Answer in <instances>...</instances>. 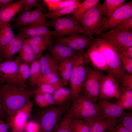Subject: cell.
Here are the masks:
<instances>
[{"label": "cell", "mask_w": 132, "mask_h": 132, "mask_svg": "<svg viewBox=\"0 0 132 132\" xmlns=\"http://www.w3.org/2000/svg\"><path fill=\"white\" fill-rule=\"evenodd\" d=\"M50 37L49 35H45L25 38V40L32 47L37 60H39L52 42Z\"/></svg>", "instance_id": "cell-19"}, {"label": "cell", "mask_w": 132, "mask_h": 132, "mask_svg": "<svg viewBox=\"0 0 132 132\" xmlns=\"http://www.w3.org/2000/svg\"><path fill=\"white\" fill-rule=\"evenodd\" d=\"M61 78L58 77L57 74L49 73L42 74L36 86L43 84H52L59 81Z\"/></svg>", "instance_id": "cell-39"}, {"label": "cell", "mask_w": 132, "mask_h": 132, "mask_svg": "<svg viewBox=\"0 0 132 132\" xmlns=\"http://www.w3.org/2000/svg\"><path fill=\"white\" fill-rule=\"evenodd\" d=\"M132 16V2H126L116 9L111 15L106 19L101 29L114 28L119 23Z\"/></svg>", "instance_id": "cell-15"}, {"label": "cell", "mask_w": 132, "mask_h": 132, "mask_svg": "<svg viewBox=\"0 0 132 132\" xmlns=\"http://www.w3.org/2000/svg\"><path fill=\"white\" fill-rule=\"evenodd\" d=\"M18 29L19 32L17 35L25 38L45 35L57 37L54 30L50 31L49 27L45 24H33L22 27Z\"/></svg>", "instance_id": "cell-18"}, {"label": "cell", "mask_w": 132, "mask_h": 132, "mask_svg": "<svg viewBox=\"0 0 132 132\" xmlns=\"http://www.w3.org/2000/svg\"><path fill=\"white\" fill-rule=\"evenodd\" d=\"M114 132H132L124 127L120 123L113 129Z\"/></svg>", "instance_id": "cell-49"}, {"label": "cell", "mask_w": 132, "mask_h": 132, "mask_svg": "<svg viewBox=\"0 0 132 132\" xmlns=\"http://www.w3.org/2000/svg\"><path fill=\"white\" fill-rule=\"evenodd\" d=\"M30 84L32 86H36L42 74L41 67L39 60H36L31 63L30 67Z\"/></svg>", "instance_id": "cell-35"}, {"label": "cell", "mask_w": 132, "mask_h": 132, "mask_svg": "<svg viewBox=\"0 0 132 132\" xmlns=\"http://www.w3.org/2000/svg\"><path fill=\"white\" fill-rule=\"evenodd\" d=\"M120 59L122 67L126 72L132 74V58L120 53Z\"/></svg>", "instance_id": "cell-42"}, {"label": "cell", "mask_w": 132, "mask_h": 132, "mask_svg": "<svg viewBox=\"0 0 132 132\" xmlns=\"http://www.w3.org/2000/svg\"><path fill=\"white\" fill-rule=\"evenodd\" d=\"M99 35L120 53L132 46V30L119 31L112 29L110 31L101 33Z\"/></svg>", "instance_id": "cell-9"}, {"label": "cell", "mask_w": 132, "mask_h": 132, "mask_svg": "<svg viewBox=\"0 0 132 132\" xmlns=\"http://www.w3.org/2000/svg\"><path fill=\"white\" fill-rule=\"evenodd\" d=\"M61 0H43L44 4L47 7L49 11L55 10Z\"/></svg>", "instance_id": "cell-48"}, {"label": "cell", "mask_w": 132, "mask_h": 132, "mask_svg": "<svg viewBox=\"0 0 132 132\" xmlns=\"http://www.w3.org/2000/svg\"><path fill=\"white\" fill-rule=\"evenodd\" d=\"M21 62L17 57L14 60L0 62V83L16 84L18 69Z\"/></svg>", "instance_id": "cell-14"}, {"label": "cell", "mask_w": 132, "mask_h": 132, "mask_svg": "<svg viewBox=\"0 0 132 132\" xmlns=\"http://www.w3.org/2000/svg\"><path fill=\"white\" fill-rule=\"evenodd\" d=\"M45 5L41 4L33 10L18 14L12 19L14 24L12 28L21 27L35 24L47 25L45 13L43 12Z\"/></svg>", "instance_id": "cell-8"}, {"label": "cell", "mask_w": 132, "mask_h": 132, "mask_svg": "<svg viewBox=\"0 0 132 132\" xmlns=\"http://www.w3.org/2000/svg\"><path fill=\"white\" fill-rule=\"evenodd\" d=\"M62 117L53 132H73L71 124L73 116L67 111Z\"/></svg>", "instance_id": "cell-31"}, {"label": "cell", "mask_w": 132, "mask_h": 132, "mask_svg": "<svg viewBox=\"0 0 132 132\" xmlns=\"http://www.w3.org/2000/svg\"><path fill=\"white\" fill-rule=\"evenodd\" d=\"M33 104V102L31 100L13 116L7 117V123L12 131L24 132L25 124L31 115Z\"/></svg>", "instance_id": "cell-12"}, {"label": "cell", "mask_w": 132, "mask_h": 132, "mask_svg": "<svg viewBox=\"0 0 132 132\" xmlns=\"http://www.w3.org/2000/svg\"><path fill=\"white\" fill-rule=\"evenodd\" d=\"M104 75L102 71L86 65L81 93L86 98L95 104L99 98L101 80Z\"/></svg>", "instance_id": "cell-6"}, {"label": "cell", "mask_w": 132, "mask_h": 132, "mask_svg": "<svg viewBox=\"0 0 132 132\" xmlns=\"http://www.w3.org/2000/svg\"><path fill=\"white\" fill-rule=\"evenodd\" d=\"M119 119L120 123L132 132V111L124 112Z\"/></svg>", "instance_id": "cell-40"}, {"label": "cell", "mask_w": 132, "mask_h": 132, "mask_svg": "<svg viewBox=\"0 0 132 132\" xmlns=\"http://www.w3.org/2000/svg\"><path fill=\"white\" fill-rule=\"evenodd\" d=\"M99 3L82 16L78 20L83 30L82 34L92 39L95 34H100L106 19L103 16Z\"/></svg>", "instance_id": "cell-3"}, {"label": "cell", "mask_w": 132, "mask_h": 132, "mask_svg": "<svg viewBox=\"0 0 132 132\" xmlns=\"http://www.w3.org/2000/svg\"><path fill=\"white\" fill-rule=\"evenodd\" d=\"M15 36L10 23L0 24V51L1 54L6 46Z\"/></svg>", "instance_id": "cell-25"}, {"label": "cell", "mask_w": 132, "mask_h": 132, "mask_svg": "<svg viewBox=\"0 0 132 132\" xmlns=\"http://www.w3.org/2000/svg\"><path fill=\"white\" fill-rule=\"evenodd\" d=\"M123 55L132 58V46L130 47L121 53Z\"/></svg>", "instance_id": "cell-52"}, {"label": "cell", "mask_w": 132, "mask_h": 132, "mask_svg": "<svg viewBox=\"0 0 132 132\" xmlns=\"http://www.w3.org/2000/svg\"><path fill=\"white\" fill-rule=\"evenodd\" d=\"M41 4L37 0H23L21 10V13L31 10L34 7H37Z\"/></svg>", "instance_id": "cell-44"}, {"label": "cell", "mask_w": 132, "mask_h": 132, "mask_svg": "<svg viewBox=\"0 0 132 132\" xmlns=\"http://www.w3.org/2000/svg\"><path fill=\"white\" fill-rule=\"evenodd\" d=\"M94 39L104 55L109 69V73L112 74L120 83L125 72L121 62L120 53L103 39L100 37Z\"/></svg>", "instance_id": "cell-2"}, {"label": "cell", "mask_w": 132, "mask_h": 132, "mask_svg": "<svg viewBox=\"0 0 132 132\" xmlns=\"http://www.w3.org/2000/svg\"><path fill=\"white\" fill-rule=\"evenodd\" d=\"M1 120H0V122H1Z\"/></svg>", "instance_id": "cell-56"}, {"label": "cell", "mask_w": 132, "mask_h": 132, "mask_svg": "<svg viewBox=\"0 0 132 132\" xmlns=\"http://www.w3.org/2000/svg\"><path fill=\"white\" fill-rule=\"evenodd\" d=\"M89 126L90 132H107L114 129L120 123L119 119L104 118L99 116L84 120Z\"/></svg>", "instance_id": "cell-17"}, {"label": "cell", "mask_w": 132, "mask_h": 132, "mask_svg": "<svg viewBox=\"0 0 132 132\" xmlns=\"http://www.w3.org/2000/svg\"><path fill=\"white\" fill-rule=\"evenodd\" d=\"M83 51L74 57L73 68L69 81L72 100L81 94L86 73V65Z\"/></svg>", "instance_id": "cell-4"}, {"label": "cell", "mask_w": 132, "mask_h": 132, "mask_svg": "<svg viewBox=\"0 0 132 132\" xmlns=\"http://www.w3.org/2000/svg\"><path fill=\"white\" fill-rule=\"evenodd\" d=\"M10 132H20L18 131H11Z\"/></svg>", "instance_id": "cell-55"}, {"label": "cell", "mask_w": 132, "mask_h": 132, "mask_svg": "<svg viewBox=\"0 0 132 132\" xmlns=\"http://www.w3.org/2000/svg\"><path fill=\"white\" fill-rule=\"evenodd\" d=\"M66 108V105H54L41 108L35 120L40 125L41 132H53Z\"/></svg>", "instance_id": "cell-5"}, {"label": "cell", "mask_w": 132, "mask_h": 132, "mask_svg": "<svg viewBox=\"0 0 132 132\" xmlns=\"http://www.w3.org/2000/svg\"><path fill=\"white\" fill-rule=\"evenodd\" d=\"M23 0H19L8 5L0 11V24L10 23L21 10Z\"/></svg>", "instance_id": "cell-22"}, {"label": "cell", "mask_w": 132, "mask_h": 132, "mask_svg": "<svg viewBox=\"0 0 132 132\" xmlns=\"http://www.w3.org/2000/svg\"><path fill=\"white\" fill-rule=\"evenodd\" d=\"M74 57L65 59L58 63V73L63 86H67L72 70Z\"/></svg>", "instance_id": "cell-24"}, {"label": "cell", "mask_w": 132, "mask_h": 132, "mask_svg": "<svg viewBox=\"0 0 132 132\" xmlns=\"http://www.w3.org/2000/svg\"><path fill=\"white\" fill-rule=\"evenodd\" d=\"M119 83L111 73L105 75L101 80L98 99H112L118 100L120 96Z\"/></svg>", "instance_id": "cell-11"}, {"label": "cell", "mask_w": 132, "mask_h": 132, "mask_svg": "<svg viewBox=\"0 0 132 132\" xmlns=\"http://www.w3.org/2000/svg\"><path fill=\"white\" fill-rule=\"evenodd\" d=\"M6 117V112L0 99V120H3Z\"/></svg>", "instance_id": "cell-51"}, {"label": "cell", "mask_w": 132, "mask_h": 132, "mask_svg": "<svg viewBox=\"0 0 132 132\" xmlns=\"http://www.w3.org/2000/svg\"><path fill=\"white\" fill-rule=\"evenodd\" d=\"M41 67V74L49 73L57 74L58 64L49 53L42 55L39 60Z\"/></svg>", "instance_id": "cell-23"}, {"label": "cell", "mask_w": 132, "mask_h": 132, "mask_svg": "<svg viewBox=\"0 0 132 132\" xmlns=\"http://www.w3.org/2000/svg\"><path fill=\"white\" fill-rule=\"evenodd\" d=\"M17 57L21 62L31 63L37 60L35 55L30 45L25 40Z\"/></svg>", "instance_id": "cell-28"}, {"label": "cell", "mask_w": 132, "mask_h": 132, "mask_svg": "<svg viewBox=\"0 0 132 132\" xmlns=\"http://www.w3.org/2000/svg\"><path fill=\"white\" fill-rule=\"evenodd\" d=\"M32 93L27 88L16 84L0 86V99L7 117L13 116L29 102Z\"/></svg>", "instance_id": "cell-1"}, {"label": "cell", "mask_w": 132, "mask_h": 132, "mask_svg": "<svg viewBox=\"0 0 132 132\" xmlns=\"http://www.w3.org/2000/svg\"><path fill=\"white\" fill-rule=\"evenodd\" d=\"M3 61V59L2 58L1 53L0 51V62Z\"/></svg>", "instance_id": "cell-53"}, {"label": "cell", "mask_w": 132, "mask_h": 132, "mask_svg": "<svg viewBox=\"0 0 132 132\" xmlns=\"http://www.w3.org/2000/svg\"><path fill=\"white\" fill-rule=\"evenodd\" d=\"M48 26L53 27L57 34V37L66 35L65 18L61 17L53 20L47 22Z\"/></svg>", "instance_id": "cell-34"}, {"label": "cell", "mask_w": 132, "mask_h": 132, "mask_svg": "<svg viewBox=\"0 0 132 132\" xmlns=\"http://www.w3.org/2000/svg\"><path fill=\"white\" fill-rule=\"evenodd\" d=\"M24 132H41L39 123L36 120H28L25 124Z\"/></svg>", "instance_id": "cell-41"}, {"label": "cell", "mask_w": 132, "mask_h": 132, "mask_svg": "<svg viewBox=\"0 0 132 132\" xmlns=\"http://www.w3.org/2000/svg\"><path fill=\"white\" fill-rule=\"evenodd\" d=\"M47 49L58 64L65 59L73 57L77 53L76 51L65 45L51 43Z\"/></svg>", "instance_id": "cell-20"}, {"label": "cell", "mask_w": 132, "mask_h": 132, "mask_svg": "<svg viewBox=\"0 0 132 132\" xmlns=\"http://www.w3.org/2000/svg\"><path fill=\"white\" fill-rule=\"evenodd\" d=\"M113 129H112V130H110V131H108V132H114L113 131Z\"/></svg>", "instance_id": "cell-54"}, {"label": "cell", "mask_w": 132, "mask_h": 132, "mask_svg": "<svg viewBox=\"0 0 132 132\" xmlns=\"http://www.w3.org/2000/svg\"><path fill=\"white\" fill-rule=\"evenodd\" d=\"M25 38L17 35L9 42L1 53L4 61L13 60L14 55L20 50Z\"/></svg>", "instance_id": "cell-21"}, {"label": "cell", "mask_w": 132, "mask_h": 132, "mask_svg": "<svg viewBox=\"0 0 132 132\" xmlns=\"http://www.w3.org/2000/svg\"><path fill=\"white\" fill-rule=\"evenodd\" d=\"M112 29L119 31L132 30V16L121 22Z\"/></svg>", "instance_id": "cell-43"}, {"label": "cell", "mask_w": 132, "mask_h": 132, "mask_svg": "<svg viewBox=\"0 0 132 132\" xmlns=\"http://www.w3.org/2000/svg\"><path fill=\"white\" fill-rule=\"evenodd\" d=\"M121 83L122 84L120 89H132V74L125 72L123 75Z\"/></svg>", "instance_id": "cell-45"}, {"label": "cell", "mask_w": 132, "mask_h": 132, "mask_svg": "<svg viewBox=\"0 0 132 132\" xmlns=\"http://www.w3.org/2000/svg\"><path fill=\"white\" fill-rule=\"evenodd\" d=\"M34 100L36 104L41 108L48 107L43 94L33 93Z\"/></svg>", "instance_id": "cell-46"}, {"label": "cell", "mask_w": 132, "mask_h": 132, "mask_svg": "<svg viewBox=\"0 0 132 132\" xmlns=\"http://www.w3.org/2000/svg\"><path fill=\"white\" fill-rule=\"evenodd\" d=\"M99 1V0H85L79 4L72 15L78 21L82 16L98 4Z\"/></svg>", "instance_id": "cell-30"}, {"label": "cell", "mask_w": 132, "mask_h": 132, "mask_svg": "<svg viewBox=\"0 0 132 132\" xmlns=\"http://www.w3.org/2000/svg\"><path fill=\"white\" fill-rule=\"evenodd\" d=\"M55 105H65L67 101L72 98V94L70 89L61 87L51 94Z\"/></svg>", "instance_id": "cell-27"}, {"label": "cell", "mask_w": 132, "mask_h": 132, "mask_svg": "<svg viewBox=\"0 0 132 132\" xmlns=\"http://www.w3.org/2000/svg\"><path fill=\"white\" fill-rule=\"evenodd\" d=\"M71 127L73 132H90L89 126L83 120L73 117Z\"/></svg>", "instance_id": "cell-38"}, {"label": "cell", "mask_w": 132, "mask_h": 132, "mask_svg": "<svg viewBox=\"0 0 132 132\" xmlns=\"http://www.w3.org/2000/svg\"><path fill=\"white\" fill-rule=\"evenodd\" d=\"M61 79L58 82L52 84H43L37 86L33 93L51 94L58 88L63 87Z\"/></svg>", "instance_id": "cell-37"}, {"label": "cell", "mask_w": 132, "mask_h": 132, "mask_svg": "<svg viewBox=\"0 0 132 132\" xmlns=\"http://www.w3.org/2000/svg\"><path fill=\"white\" fill-rule=\"evenodd\" d=\"M66 35L82 34L83 30L79 22L72 15L65 17Z\"/></svg>", "instance_id": "cell-26"}, {"label": "cell", "mask_w": 132, "mask_h": 132, "mask_svg": "<svg viewBox=\"0 0 132 132\" xmlns=\"http://www.w3.org/2000/svg\"><path fill=\"white\" fill-rule=\"evenodd\" d=\"M67 110L75 118L83 120L99 116L96 104L80 94L72 100Z\"/></svg>", "instance_id": "cell-7"}, {"label": "cell", "mask_w": 132, "mask_h": 132, "mask_svg": "<svg viewBox=\"0 0 132 132\" xmlns=\"http://www.w3.org/2000/svg\"><path fill=\"white\" fill-rule=\"evenodd\" d=\"M30 67L29 64L21 62L18 69L16 84L27 88L26 83L30 76Z\"/></svg>", "instance_id": "cell-33"}, {"label": "cell", "mask_w": 132, "mask_h": 132, "mask_svg": "<svg viewBox=\"0 0 132 132\" xmlns=\"http://www.w3.org/2000/svg\"><path fill=\"white\" fill-rule=\"evenodd\" d=\"M96 104L99 116L103 118L119 119L124 112L123 108L109 99H98Z\"/></svg>", "instance_id": "cell-16"}, {"label": "cell", "mask_w": 132, "mask_h": 132, "mask_svg": "<svg viewBox=\"0 0 132 132\" xmlns=\"http://www.w3.org/2000/svg\"><path fill=\"white\" fill-rule=\"evenodd\" d=\"M14 0H0V11L6 7L14 2Z\"/></svg>", "instance_id": "cell-50"}, {"label": "cell", "mask_w": 132, "mask_h": 132, "mask_svg": "<svg viewBox=\"0 0 132 132\" xmlns=\"http://www.w3.org/2000/svg\"><path fill=\"white\" fill-rule=\"evenodd\" d=\"M79 5H72L55 11H49L45 13L46 18L53 20L64 15L71 14Z\"/></svg>", "instance_id": "cell-36"}, {"label": "cell", "mask_w": 132, "mask_h": 132, "mask_svg": "<svg viewBox=\"0 0 132 132\" xmlns=\"http://www.w3.org/2000/svg\"><path fill=\"white\" fill-rule=\"evenodd\" d=\"M120 96L116 102L124 110H132V89H120Z\"/></svg>", "instance_id": "cell-32"}, {"label": "cell", "mask_w": 132, "mask_h": 132, "mask_svg": "<svg viewBox=\"0 0 132 132\" xmlns=\"http://www.w3.org/2000/svg\"><path fill=\"white\" fill-rule=\"evenodd\" d=\"M81 1L79 0H61L55 10L72 5H79Z\"/></svg>", "instance_id": "cell-47"}, {"label": "cell", "mask_w": 132, "mask_h": 132, "mask_svg": "<svg viewBox=\"0 0 132 132\" xmlns=\"http://www.w3.org/2000/svg\"><path fill=\"white\" fill-rule=\"evenodd\" d=\"M52 41L54 43L65 45L76 51H83L91 43L92 39L82 34H74L67 36L54 37Z\"/></svg>", "instance_id": "cell-13"}, {"label": "cell", "mask_w": 132, "mask_h": 132, "mask_svg": "<svg viewBox=\"0 0 132 132\" xmlns=\"http://www.w3.org/2000/svg\"><path fill=\"white\" fill-rule=\"evenodd\" d=\"M86 63L91 67L110 73L109 69L103 53L97 43L93 38L92 42L86 52L83 53Z\"/></svg>", "instance_id": "cell-10"}, {"label": "cell", "mask_w": 132, "mask_h": 132, "mask_svg": "<svg viewBox=\"0 0 132 132\" xmlns=\"http://www.w3.org/2000/svg\"><path fill=\"white\" fill-rule=\"evenodd\" d=\"M125 0H105L100 5L101 12L103 15L109 17L118 8L124 4Z\"/></svg>", "instance_id": "cell-29"}]
</instances>
